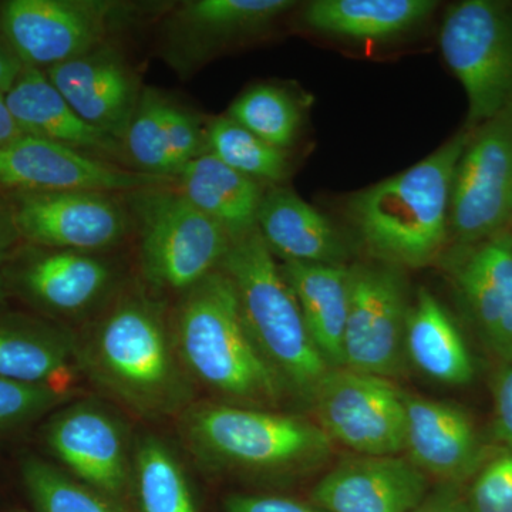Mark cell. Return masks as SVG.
Returning a JSON list of instances; mask_svg holds the SVG:
<instances>
[{
  "label": "cell",
  "mask_w": 512,
  "mask_h": 512,
  "mask_svg": "<svg viewBox=\"0 0 512 512\" xmlns=\"http://www.w3.org/2000/svg\"><path fill=\"white\" fill-rule=\"evenodd\" d=\"M493 393L495 436L512 450V363L495 377Z\"/></svg>",
  "instance_id": "e575fe53"
},
{
  "label": "cell",
  "mask_w": 512,
  "mask_h": 512,
  "mask_svg": "<svg viewBox=\"0 0 512 512\" xmlns=\"http://www.w3.org/2000/svg\"><path fill=\"white\" fill-rule=\"evenodd\" d=\"M471 512H512V450L481 470L470 494Z\"/></svg>",
  "instance_id": "836d02e7"
},
{
  "label": "cell",
  "mask_w": 512,
  "mask_h": 512,
  "mask_svg": "<svg viewBox=\"0 0 512 512\" xmlns=\"http://www.w3.org/2000/svg\"><path fill=\"white\" fill-rule=\"evenodd\" d=\"M404 396L390 379L333 369L311 402L330 440L357 456H399L406 446Z\"/></svg>",
  "instance_id": "30bf717a"
},
{
  "label": "cell",
  "mask_w": 512,
  "mask_h": 512,
  "mask_svg": "<svg viewBox=\"0 0 512 512\" xmlns=\"http://www.w3.org/2000/svg\"><path fill=\"white\" fill-rule=\"evenodd\" d=\"M292 0H187L161 16L160 53L185 77L227 47L264 33L296 8Z\"/></svg>",
  "instance_id": "5bb4252c"
},
{
  "label": "cell",
  "mask_w": 512,
  "mask_h": 512,
  "mask_svg": "<svg viewBox=\"0 0 512 512\" xmlns=\"http://www.w3.org/2000/svg\"><path fill=\"white\" fill-rule=\"evenodd\" d=\"M413 512H461L456 505L444 500L424 501L423 504Z\"/></svg>",
  "instance_id": "ab89813d"
},
{
  "label": "cell",
  "mask_w": 512,
  "mask_h": 512,
  "mask_svg": "<svg viewBox=\"0 0 512 512\" xmlns=\"http://www.w3.org/2000/svg\"><path fill=\"white\" fill-rule=\"evenodd\" d=\"M22 480L39 512H119L106 495L36 457L23 460Z\"/></svg>",
  "instance_id": "1f68e13d"
},
{
  "label": "cell",
  "mask_w": 512,
  "mask_h": 512,
  "mask_svg": "<svg viewBox=\"0 0 512 512\" xmlns=\"http://www.w3.org/2000/svg\"><path fill=\"white\" fill-rule=\"evenodd\" d=\"M175 188L237 239L256 228L264 188L211 154H201L175 178Z\"/></svg>",
  "instance_id": "484cf974"
},
{
  "label": "cell",
  "mask_w": 512,
  "mask_h": 512,
  "mask_svg": "<svg viewBox=\"0 0 512 512\" xmlns=\"http://www.w3.org/2000/svg\"><path fill=\"white\" fill-rule=\"evenodd\" d=\"M256 229L272 252L284 262L343 265L346 248L332 222L285 187L264 192Z\"/></svg>",
  "instance_id": "603a6c76"
},
{
  "label": "cell",
  "mask_w": 512,
  "mask_h": 512,
  "mask_svg": "<svg viewBox=\"0 0 512 512\" xmlns=\"http://www.w3.org/2000/svg\"><path fill=\"white\" fill-rule=\"evenodd\" d=\"M0 271L9 295L57 318L103 309L119 291L116 266L90 252L23 242Z\"/></svg>",
  "instance_id": "7c38bea8"
},
{
  "label": "cell",
  "mask_w": 512,
  "mask_h": 512,
  "mask_svg": "<svg viewBox=\"0 0 512 512\" xmlns=\"http://www.w3.org/2000/svg\"><path fill=\"white\" fill-rule=\"evenodd\" d=\"M45 440L70 471L106 497L126 490L130 463L119 421L92 403L62 410L46 426Z\"/></svg>",
  "instance_id": "d6986e66"
},
{
  "label": "cell",
  "mask_w": 512,
  "mask_h": 512,
  "mask_svg": "<svg viewBox=\"0 0 512 512\" xmlns=\"http://www.w3.org/2000/svg\"><path fill=\"white\" fill-rule=\"evenodd\" d=\"M205 153L261 184L278 185L288 177L285 151L255 136L227 114L208 121Z\"/></svg>",
  "instance_id": "f1b7e54d"
},
{
  "label": "cell",
  "mask_w": 512,
  "mask_h": 512,
  "mask_svg": "<svg viewBox=\"0 0 512 512\" xmlns=\"http://www.w3.org/2000/svg\"><path fill=\"white\" fill-rule=\"evenodd\" d=\"M185 440L211 466L288 474L323 460L333 441L319 424L238 404H204L185 414Z\"/></svg>",
  "instance_id": "5b68a950"
},
{
  "label": "cell",
  "mask_w": 512,
  "mask_h": 512,
  "mask_svg": "<svg viewBox=\"0 0 512 512\" xmlns=\"http://www.w3.org/2000/svg\"><path fill=\"white\" fill-rule=\"evenodd\" d=\"M412 301L397 266H350L343 369L392 379L407 362L404 338Z\"/></svg>",
  "instance_id": "8fae6325"
},
{
  "label": "cell",
  "mask_w": 512,
  "mask_h": 512,
  "mask_svg": "<svg viewBox=\"0 0 512 512\" xmlns=\"http://www.w3.org/2000/svg\"><path fill=\"white\" fill-rule=\"evenodd\" d=\"M204 117L170 94L144 86L121 140L128 170L175 180L194 158L205 154Z\"/></svg>",
  "instance_id": "e0dca14e"
},
{
  "label": "cell",
  "mask_w": 512,
  "mask_h": 512,
  "mask_svg": "<svg viewBox=\"0 0 512 512\" xmlns=\"http://www.w3.org/2000/svg\"><path fill=\"white\" fill-rule=\"evenodd\" d=\"M45 73L86 123L123 140L144 86L116 42L94 47Z\"/></svg>",
  "instance_id": "2e32d148"
},
{
  "label": "cell",
  "mask_w": 512,
  "mask_h": 512,
  "mask_svg": "<svg viewBox=\"0 0 512 512\" xmlns=\"http://www.w3.org/2000/svg\"><path fill=\"white\" fill-rule=\"evenodd\" d=\"M404 349L424 376L447 386L471 382L474 362L463 335L439 299L420 288L407 316Z\"/></svg>",
  "instance_id": "4316f807"
},
{
  "label": "cell",
  "mask_w": 512,
  "mask_h": 512,
  "mask_svg": "<svg viewBox=\"0 0 512 512\" xmlns=\"http://www.w3.org/2000/svg\"><path fill=\"white\" fill-rule=\"evenodd\" d=\"M507 231L510 232V234L512 235V214H511L510 222H508Z\"/></svg>",
  "instance_id": "b9f144b4"
},
{
  "label": "cell",
  "mask_w": 512,
  "mask_h": 512,
  "mask_svg": "<svg viewBox=\"0 0 512 512\" xmlns=\"http://www.w3.org/2000/svg\"><path fill=\"white\" fill-rule=\"evenodd\" d=\"M227 512H325L292 498L276 495H232L225 503Z\"/></svg>",
  "instance_id": "d590c367"
},
{
  "label": "cell",
  "mask_w": 512,
  "mask_h": 512,
  "mask_svg": "<svg viewBox=\"0 0 512 512\" xmlns=\"http://www.w3.org/2000/svg\"><path fill=\"white\" fill-rule=\"evenodd\" d=\"M167 9L116 0H0V36L23 66L45 72Z\"/></svg>",
  "instance_id": "52a82bcc"
},
{
  "label": "cell",
  "mask_w": 512,
  "mask_h": 512,
  "mask_svg": "<svg viewBox=\"0 0 512 512\" xmlns=\"http://www.w3.org/2000/svg\"><path fill=\"white\" fill-rule=\"evenodd\" d=\"M511 214L512 107L470 131L454 175L450 239L473 247L505 231Z\"/></svg>",
  "instance_id": "9c48e42d"
},
{
  "label": "cell",
  "mask_w": 512,
  "mask_h": 512,
  "mask_svg": "<svg viewBox=\"0 0 512 512\" xmlns=\"http://www.w3.org/2000/svg\"><path fill=\"white\" fill-rule=\"evenodd\" d=\"M8 296V286H6L5 278H3L2 271H0V303L5 302Z\"/></svg>",
  "instance_id": "60d3db41"
},
{
  "label": "cell",
  "mask_w": 512,
  "mask_h": 512,
  "mask_svg": "<svg viewBox=\"0 0 512 512\" xmlns=\"http://www.w3.org/2000/svg\"><path fill=\"white\" fill-rule=\"evenodd\" d=\"M227 116L284 151L295 143L302 123L301 109L291 94L275 84L265 83L239 94L229 106Z\"/></svg>",
  "instance_id": "4dcf8cb0"
},
{
  "label": "cell",
  "mask_w": 512,
  "mask_h": 512,
  "mask_svg": "<svg viewBox=\"0 0 512 512\" xmlns=\"http://www.w3.org/2000/svg\"><path fill=\"white\" fill-rule=\"evenodd\" d=\"M134 483L141 512H197L183 467L154 437L137 448Z\"/></svg>",
  "instance_id": "f546056e"
},
{
  "label": "cell",
  "mask_w": 512,
  "mask_h": 512,
  "mask_svg": "<svg viewBox=\"0 0 512 512\" xmlns=\"http://www.w3.org/2000/svg\"><path fill=\"white\" fill-rule=\"evenodd\" d=\"M123 197L137 232L141 274L151 289L181 296L220 269L232 238L175 184Z\"/></svg>",
  "instance_id": "8992f818"
},
{
  "label": "cell",
  "mask_w": 512,
  "mask_h": 512,
  "mask_svg": "<svg viewBox=\"0 0 512 512\" xmlns=\"http://www.w3.org/2000/svg\"><path fill=\"white\" fill-rule=\"evenodd\" d=\"M427 490L429 477L407 457L355 456L320 478L312 503L325 512H413Z\"/></svg>",
  "instance_id": "ac0fdd59"
},
{
  "label": "cell",
  "mask_w": 512,
  "mask_h": 512,
  "mask_svg": "<svg viewBox=\"0 0 512 512\" xmlns=\"http://www.w3.org/2000/svg\"><path fill=\"white\" fill-rule=\"evenodd\" d=\"M454 279L468 311L495 355L512 363V235L505 229L458 248Z\"/></svg>",
  "instance_id": "ffe728a7"
},
{
  "label": "cell",
  "mask_w": 512,
  "mask_h": 512,
  "mask_svg": "<svg viewBox=\"0 0 512 512\" xmlns=\"http://www.w3.org/2000/svg\"><path fill=\"white\" fill-rule=\"evenodd\" d=\"M407 458L426 474L458 483L473 473L481 446L473 420L454 404L404 396Z\"/></svg>",
  "instance_id": "44dd1931"
},
{
  "label": "cell",
  "mask_w": 512,
  "mask_h": 512,
  "mask_svg": "<svg viewBox=\"0 0 512 512\" xmlns=\"http://www.w3.org/2000/svg\"><path fill=\"white\" fill-rule=\"evenodd\" d=\"M220 269L234 285L249 335L284 390L311 402L332 369L313 343L295 293L258 229L232 239Z\"/></svg>",
  "instance_id": "277c9868"
},
{
  "label": "cell",
  "mask_w": 512,
  "mask_h": 512,
  "mask_svg": "<svg viewBox=\"0 0 512 512\" xmlns=\"http://www.w3.org/2000/svg\"><path fill=\"white\" fill-rule=\"evenodd\" d=\"M281 271L295 293L306 328L320 355L330 369H343L350 266L282 262Z\"/></svg>",
  "instance_id": "d4e9b609"
},
{
  "label": "cell",
  "mask_w": 512,
  "mask_h": 512,
  "mask_svg": "<svg viewBox=\"0 0 512 512\" xmlns=\"http://www.w3.org/2000/svg\"><path fill=\"white\" fill-rule=\"evenodd\" d=\"M23 242L103 254L133 234L123 194L97 191L6 195Z\"/></svg>",
  "instance_id": "4fadbf2b"
},
{
  "label": "cell",
  "mask_w": 512,
  "mask_h": 512,
  "mask_svg": "<svg viewBox=\"0 0 512 512\" xmlns=\"http://www.w3.org/2000/svg\"><path fill=\"white\" fill-rule=\"evenodd\" d=\"M185 372L238 406L278 402L284 387L256 348L231 279L217 269L180 296L173 320Z\"/></svg>",
  "instance_id": "3957f363"
},
{
  "label": "cell",
  "mask_w": 512,
  "mask_h": 512,
  "mask_svg": "<svg viewBox=\"0 0 512 512\" xmlns=\"http://www.w3.org/2000/svg\"><path fill=\"white\" fill-rule=\"evenodd\" d=\"M5 100L23 134L127 168L121 141L86 123L43 70L23 67Z\"/></svg>",
  "instance_id": "7402d4cb"
},
{
  "label": "cell",
  "mask_w": 512,
  "mask_h": 512,
  "mask_svg": "<svg viewBox=\"0 0 512 512\" xmlns=\"http://www.w3.org/2000/svg\"><path fill=\"white\" fill-rule=\"evenodd\" d=\"M174 184L171 178L137 173L28 134L0 150V195L66 191L127 194Z\"/></svg>",
  "instance_id": "9a60e30c"
},
{
  "label": "cell",
  "mask_w": 512,
  "mask_h": 512,
  "mask_svg": "<svg viewBox=\"0 0 512 512\" xmlns=\"http://www.w3.org/2000/svg\"><path fill=\"white\" fill-rule=\"evenodd\" d=\"M440 49L466 92V130L512 107V2L463 0L447 9Z\"/></svg>",
  "instance_id": "ba28073f"
},
{
  "label": "cell",
  "mask_w": 512,
  "mask_h": 512,
  "mask_svg": "<svg viewBox=\"0 0 512 512\" xmlns=\"http://www.w3.org/2000/svg\"><path fill=\"white\" fill-rule=\"evenodd\" d=\"M431 0H315L303 6V25L320 35L389 42L419 28L436 12Z\"/></svg>",
  "instance_id": "cb8c5ba5"
},
{
  "label": "cell",
  "mask_w": 512,
  "mask_h": 512,
  "mask_svg": "<svg viewBox=\"0 0 512 512\" xmlns=\"http://www.w3.org/2000/svg\"><path fill=\"white\" fill-rule=\"evenodd\" d=\"M63 393L55 386L26 384L0 377V427L18 426L56 406Z\"/></svg>",
  "instance_id": "d6a6232c"
},
{
  "label": "cell",
  "mask_w": 512,
  "mask_h": 512,
  "mask_svg": "<svg viewBox=\"0 0 512 512\" xmlns=\"http://www.w3.org/2000/svg\"><path fill=\"white\" fill-rule=\"evenodd\" d=\"M22 244L23 238L16 225L12 204L6 195H0V269L8 264Z\"/></svg>",
  "instance_id": "8d00e7d4"
},
{
  "label": "cell",
  "mask_w": 512,
  "mask_h": 512,
  "mask_svg": "<svg viewBox=\"0 0 512 512\" xmlns=\"http://www.w3.org/2000/svg\"><path fill=\"white\" fill-rule=\"evenodd\" d=\"M468 138L464 128L420 163L352 195L350 224L380 262L421 268L443 254L454 175Z\"/></svg>",
  "instance_id": "7a4b0ae2"
},
{
  "label": "cell",
  "mask_w": 512,
  "mask_h": 512,
  "mask_svg": "<svg viewBox=\"0 0 512 512\" xmlns=\"http://www.w3.org/2000/svg\"><path fill=\"white\" fill-rule=\"evenodd\" d=\"M22 131L6 104L5 93L0 92V150L22 136Z\"/></svg>",
  "instance_id": "f35d334b"
},
{
  "label": "cell",
  "mask_w": 512,
  "mask_h": 512,
  "mask_svg": "<svg viewBox=\"0 0 512 512\" xmlns=\"http://www.w3.org/2000/svg\"><path fill=\"white\" fill-rule=\"evenodd\" d=\"M23 63L8 43L0 36V92H9L23 70Z\"/></svg>",
  "instance_id": "74e56055"
},
{
  "label": "cell",
  "mask_w": 512,
  "mask_h": 512,
  "mask_svg": "<svg viewBox=\"0 0 512 512\" xmlns=\"http://www.w3.org/2000/svg\"><path fill=\"white\" fill-rule=\"evenodd\" d=\"M76 342L66 330L45 320L0 315V377L26 384L53 386L76 355Z\"/></svg>",
  "instance_id": "83f0119b"
},
{
  "label": "cell",
  "mask_w": 512,
  "mask_h": 512,
  "mask_svg": "<svg viewBox=\"0 0 512 512\" xmlns=\"http://www.w3.org/2000/svg\"><path fill=\"white\" fill-rule=\"evenodd\" d=\"M77 348L94 382L141 416L174 413L187 400L173 326L143 289H119Z\"/></svg>",
  "instance_id": "6da1fadb"
}]
</instances>
